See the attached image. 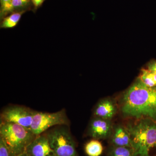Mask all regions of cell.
I'll return each instance as SVG.
<instances>
[{
	"mask_svg": "<svg viewBox=\"0 0 156 156\" xmlns=\"http://www.w3.org/2000/svg\"><path fill=\"white\" fill-rule=\"evenodd\" d=\"M121 109L126 116L156 122V87H148L138 78L123 94Z\"/></svg>",
	"mask_w": 156,
	"mask_h": 156,
	"instance_id": "cell-1",
	"label": "cell"
},
{
	"mask_svg": "<svg viewBox=\"0 0 156 156\" xmlns=\"http://www.w3.org/2000/svg\"><path fill=\"white\" fill-rule=\"evenodd\" d=\"M126 128L130 134L134 156H150L151 151L156 148L155 121L139 119Z\"/></svg>",
	"mask_w": 156,
	"mask_h": 156,
	"instance_id": "cell-2",
	"label": "cell"
},
{
	"mask_svg": "<svg viewBox=\"0 0 156 156\" xmlns=\"http://www.w3.org/2000/svg\"><path fill=\"white\" fill-rule=\"evenodd\" d=\"M0 137L8 146L11 156H16L25 152L36 136L30 128L14 123L1 122Z\"/></svg>",
	"mask_w": 156,
	"mask_h": 156,
	"instance_id": "cell-3",
	"label": "cell"
},
{
	"mask_svg": "<svg viewBox=\"0 0 156 156\" xmlns=\"http://www.w3.org/2000/svg\"><path fill=\"white\" fill-rule=\"evenodd\" d=\"M45 134L56 156H79L69 126H56Z\"/></svg>",
	"mask_w": 156,
	"mask_h": 156,
	"instance_id": "cell-4",
	"label": "cell"
},
{
	"mask_svg": "<svg viewBox=\"0 0 156 156\" xmlns=\"http://www.w3.org/2000/svg\"><path fill=\"white\" fill-rule=\"evenodd\" d=\"M69 120L64 109L54 113L36 111L30 130L37 136L43 134L53 126H69Z\"/></svg>",
	"mask_w": 156,
	"mask_h": 156,
	"instance_id": "cell-5",
	"label": "cell"
},
{
	"mask_svg": "<svg viewBox=\"0 0 156 156\" xmlns=\"http://www.w3.org/2000/svg\"><path fill=\"white\" fill-rule=\"evenodd\" d=\"M36 111L20 105L6 108L1 114V122L14 123L30 129Z\"/></svg>",
	"mask_w": 156,
	"mask_h": 156,
	"instance_id": "cell-6",
	"label": "cell"
},
{
	"mask_svg": "<svg viewBox=\"0 0 156 156\" xmlns=\"http://www.w3.org/2000/svg\"><path fill=\"white\" fill-rule=\"evenodd\" d=\"M112 132L110 120L95 117L89 123L88 134L95 139H105L111 136Z\"/></svg>",
	"mask_w": 156,
	"mask_h": 156,
	"instance_id": "cell-7",
	"label": "cell"
},
{
	"mask_svg": "<svg viewBox=\"0 0 156 156\" xmlns=\"http://www.w3.org/2000/svg\"><path fill=\"white\" fill-rule=\"evenodd\" d=\"M25 152L29 156H56L45 133L36 136L27 147Z\"/></svg>",
	"mask_w": 156,
	"mask_h": 156,
	"instance_id": "cell-8",
	"label": "cell"
},
{
	"mask_svg": "<svg viewBox=\"0 0 156 156\" xmlns=\"http://www.w3.org/2000/svg\"><path fill=\"white\" fill-rule=\"evenodd\" d=\"M117 112V108L113 101L105 99L101 101L97 104L94 110L95 117L110 120Z\"/></svg>",
	"mask_w": 156,
	"mask_h": 156,
	"instance_id": "cell-9",
	"label": "cell"
},
{
	"mask_svg": "<svg viewBox=\"0 0 156 156\" xmlns=\"http://www.w3.org/2000/svg\"><path fill=\"white\" fill-rule=\"evenodd\" d=\"M112 135L111 141L114 146L131 148V137L126 128L118 126L113 131Z\"/></svg>",
	"mask_w": 156,
	"mask_h": 156,
	"instance_id": "cell-10",
	"label": "cell"
},
{
	"mask_svg": "<svg viewBox=\"0 0 156 156\" xmlns=\"http://www.w3.org/2000/svg\"><path fill=\"white\" fill-rule=\"evenodd\" d=\"M26 11H17L4 17L2 20L1 28L10 29L14 28L16 26L21 19L23 14Z\"/></svg>",
	"mask_w": 156,
	"mask_h": 156,
	"instance_id": "cell-11",
	"label": "cell"
},
{
	"mask_svg": "<svg viewBox=\"0 0 156 156\" xmlns=\"http://www.w3.org/2000/svg\"><path fill=\"white\" fill-rule=\"evenodd\" d=\"M103 151L102 144L97 139L90 140L85 146V152L88 156H100Z\"/></svg>",
	"mask_w": 156,
	"mask_h": 156,
	"instance_id": "cell-12",
	"label": "cell"
},
{
	"mask_svg": "<svg viewBox=\"0 0 156 156\" xmlns=\"http://www.w3.org/2000/svg\"><path fill=\"white\" fill-rule=\"evenodd\" d=\"M139 79L148 87H156V73L147 69H142Z\"/></svg>",
	"mask_w": 156,
	"mask_h": 156,
	"instance_id": "cell-13",
	"label": "cell"
},
{
	"mask_svg": "<svg viewBox=\"0 0 156 156\" xmlns=\"http://www.w3.org/2000/svg\"><path fill=\"white\" fill-rule=\"evenodd\" d=\"M31 4V0H12V13L17 11H26L29 9Z\"/></svg>",
	"mask_w": 156,
	"mask_h": 156,
	"instance_id": "cell-14",
	"label": "cell"
},
{
	"mask_svg": "<svg viewBox=\"0 0 156 156\" xmlns=\"http://www.w3.org/2000/svg\"><path fill=\"white\" fill-rule=\"evenodd\" d=\"M108 156H134L132 149L126 147L114 146Z\"/></svg>",
	"mask_w": 156,
	"mask_h": 156,
	"instance_id": "cell-15",
	"label": "cell"
},
{
	"mask_svg": "<svg viewBox=\"0 0 156 156\" xmlns=\"http://www.w3.org/2000/svg\"><path fill=\"white\" fill-rule=\"evenodd\" d=\"M1 1V19L12 13L11 1L12 0H0Z\"/></svg>",
	"mask_w": 156,
	"mask_h": 156,
	"instance_id": "cell-16",
	"label": "cell"
},
{
	"mask_svg": "<svg viewBox=\"0 0 156 156\" xmlns=\"http://www.w3.org/2000/svg\"><path fill=\"white\" fill-rule=\"evenodd\" d=\"M0 156H11L8 146L4 140L0 137Z\"/></svg>",
	"mask_w": 156,
	"mask_h": 156,
	"instance_id": "cell-17",
	"label": "cell"
},
{
	"mask_svg": "<svg viewBox=\"0 0 156 156\" xmlns=\"http://www.w3.org/2000/svg\"><path fill=\"white\" fill-rule=\"evenodd\" d=\"M46 0H31L32 4L34 6V10L36 11L41 7Z\"/></svg>",
	"mask_w": 156,
	"mask_h": 156,
	"instance_id": "cell-18",
	"label": "cell"
},
{
	"mask_svg": "<svg viewBox=\"0 0 156 156\" xmlns=\"http://www.w3.org/2000/svg\"><path fill=\"white\" fill-rule=\"evenodd\" d=\"M147 69L156 73V61L154 60L150 62L147 66Z\"/></svg>",
	"mask_w": 156,
	"mask_h": 156,
	"instance_id": "cell-19",
	"label": "cell"
},
{
	"mask_svg": "<svg viewBox=\"0 0 156 156\" xmlns=\"http://www.w3.org/2000/svg\"><path fill=\"white\" fill-rule=\"evenodd\" d=\"M16 156H29V155L27 154V153L25 152L23 153L20 154Z\"/></svg>",
	"mask_w": 156,
	"mask_h": 156,
	"instance_id": "cell-20",
	"label": "cell"
}]
</instances>
